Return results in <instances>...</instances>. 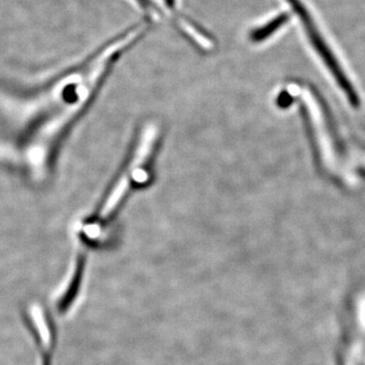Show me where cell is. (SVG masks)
Masks as SVG:
<instances>
[{
    "label": "cell",
    "instance_id": "8992f818",
    "mask_svg": "<svg viewBox=\"0 0 365 365\" xmlns=\"http://www.w3.org/2000/svg\"><path fill=\"white\" fill-rule=\"evenodd\" d=\"M135 1H137L138 4H140L145 11H152V13L157 14H161V11L157 9L156 4L152 2V0H135Z\"/></svg>",
    "mask_w": 365,
    "mask_h": 365
},
{
    "label": "cell",
    "instance_id": "5b68a950",
    "mask_svg": "<svg viewBox=\"0 0 365 365\" xmlns=\"http://www.w3.org/2000/svg\"><path fill=\"white\" fill-rule=\"evenodd\" d=\"M164 2L169 11H173V13L176 14L174 21H175L176 26L178 27L179 23H180V21H182L184 18L180 16V14H179L178 11H176V0H164Z\"/></svg>",
    "mask_w": 365,
    "mask_h": 365
},
{
    "label": "cell",
    "instance_id": "277c9868",
    "mask_svg": "<svg viewBox=\"0 0 365 365\" xmlns=\"http://www.w3.org/2000/svg\"><path fill=\"white\" fill-rule=\"evenodd\" d=\"M290 21V14L282 13L272 18L268 23H264L261 27L255 28L250 31L249 39L253 43H262L275 34L286 23Z\"/></svg>",
    "mask_w": 365,
    "mask_h": 365
},
{
    "label": "cell",
    "instance_id": "6da1fadb",
    "mask_svg": "<svg viewBox=\"0 0 365 365\" xmlns=\"http://www.w3.org/2000/svg\"><path fill=\"white\" fill-rule=\"evenodd\" d=\"M21 318L34 343L38 365H54L58 330L51 312L43 305L31 304L21 312Z\"/></svg>",
    "mask_w": 365,
    "mask_h": 365
},
{
    "label": "cell",
    "instance_id": "7a4b0ae2",
    "mask_svg": "<svg viewBox=\"0 0 365 365\" xmlns=\"http://www.w3.org/2000/svg\"><path fill=\"white\" fill-rule=\"evenodd\" d=\"M287 2L292 7L295 14H297L300 20L302 21L307 37L311 40L312 46L318 52L319 57L323 59L327 68L331 71L338 85H340L343 92L347 95L348 100L351 102L352 106L359 107V95L356 94L354 88L352 87L347 76L345 75L344 71L341 68L340 64L338 63L337 59L335 58V55L333 54L330 48L324 42V38L322 37L318 28L314 25V20H312L311 14L307 11V7L302 4L300 0H287Z\"/></svg>",
    "mask_w": 365,
    "mask_h": 365
},
{
    "label": "cell",
    "instance_id": "3957f363",
    "mask_svg": "<svg viewBox=\"0 0 365 365\" xmlns=\"http://www.w3.org/2000/svg\"><path fill=\"white\" fill-rule=\"evenodd\" d=\"M157 134V129L154 125H149L145 130L143 131L142 139H140L139 145L136 149L135 156L133 157V161L131 162L130 166L121 176L120 180L117 182L115 188L110 193V196L107 198L104 206L101 209L99 214L100 221H105L111 216L114 209L118 206L122 198L125 195L126 191L129 187V182H130V176H134L135 173H138L142 168V164L147 161L149 157L150 152H152V144H154V139H156Z\"/></svg>",
    "mask_w": 365,
    "mask_h": 365
}]
</instances>
